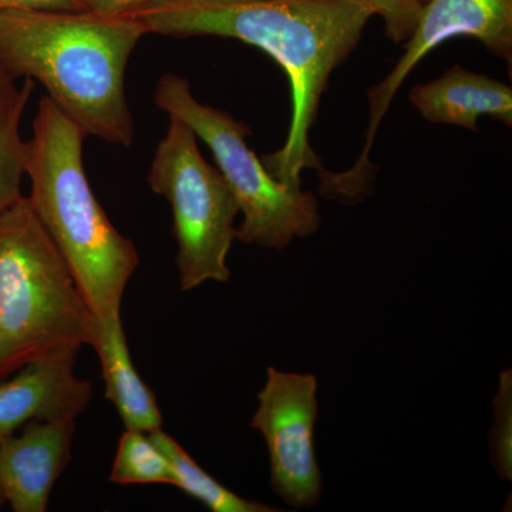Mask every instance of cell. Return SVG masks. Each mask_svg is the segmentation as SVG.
<instances>
[{
	"instance_id": "6da1fadb",
	"label": "cell",
	"mask_w": 512,
	"mask_h": 512,
	"mask_svg": "<svg viewBox=\"0 0 512 512\" xmlns=\"http://www.w3.org/2000/svg\"><path fill=\"white\" fill-rule=\"evenodd\" d=\"M147 33L215 36L261 49L288 76L292 120L284 146L262 156L276 180L302 187L306 168L323 167L309 144L330 74L359 45L372 13L353 0H224L165 6L136 13Z\"/></svg>"
},
{
	"instance_id": "7a4b0ae2",
	"label": "cell",
	"mask_w": 512,
	"mask_h": 512,
	"mask_svg": "<svg viewBox=\"0 0 512 512\" xmlns=\"http://www.w3.org/2000/svg\"><path fill=\"white\" fill-rule=\"evenodd\" d=\"M146 26L134 16L89 10L0 12V72L29 77L87 136L131 147L126 69Z\"/></svg>"
},
{
	"instance_id": "3957f363",
	"label": "cell",
	"mask_w": 512,
	"mask_h": 512,
	"mask_svg": "<svg viewBox=\"0 0 512 512\" xmlns=\"http://www.w3.org/2000/svg\"><path fill=\"white\" fill-rule=\"evenodd\" d=\"M87 134L50 97L40 100L25 141L29 201L72 272L94 318L120 316L140 256L97 201L83 164Z\"/></svg>"
},
{
	"instance_id": "277c9868",
	"label": "cell",
	"mask_w": 512,
	"mask_h": 512,
	"mask_svg": "<svg viewBox=\"0 0 512 512\" xmlns=\"http://www.w3.org/2000/svg\"><path fill=\"white\" fill-rule=\"evenodd\" d=\"M96 318L28 197L0 217V379L92 346Z\"/></svg>"
},
{
	"instance_id": "5b68a950",
	"label": "cell",
	"mask_w": 512,
	"mask_h": 512,
	"mask_svg": "<svg viewBox=\"0 0 512 512\" xmlns=\"http://www.w3.org/2000/svg\"><path fill=\"white\" fill-rule=\"evenodd\" d=\"M158 109L184 121L210 147L218 170L234 192L244 221L235 239L249 245L282 249L320 227L319 202L312 192L276 180L248 146L251 128L225 111L202 104L190 82L177 74L161 77L154 94Z\"/></svg>"
},
{
	"instance_id": "8992f818",
	"label": "cell",
	"mask_w": 512,
	"mask_h": 512,
	"mask_svg": "<svg viewBox=\"0 0 512 512\" xmlns=\"http://www.w3.org/2000/svg\"><path fill=\"white\" fill-rule=\"evenodd\" d=\"M197 136L170 117L167 134L151 161L148 184L173 211L177 266L183 291L207 281L227 282V256L235 239L239 205L217 167L202 157Z\"/></svg>"
},
{
	"instance_id": "52a82bcc",
	"label": "cell",
	"mask_w": 512,
	"mask_h": 512,
	"mask_svg": "<svg viewBox=\"0 0 512 512\" xmlns=\"http://www.w3.org/2000/svg\"><path fill=\"white\" fill-rule=\"evenodd\" d=\"M468 36L480 40L494 55L511 62L512 0H426L423 12L406 42V53L400 57L386 79L369 90V127L366 146L348 171L332 173L330 188L346 202L359 201L369 192L373 167L369 161L376 131L389 110L397 90L413 67L431 50L454 37Z\"/></svg>"
},
{
	"instance_id": "ba28073f",
	"label": "cell",
	"mask_w": 512,
	"mask_h": 512,
	"mask_svg": "<svg viewBox=\"0 0 512 512\" xmlns=\"http://www.w3.org/2000/svg\"><path fill=\"white\" fill-rule=\"evenodd\" d=\"M318 379L311 373L269 366L251 426L264 436L271 461V487L293 508H313L322 497L315 453Z\"/></svg>"
},
{
	"instance_id": "9c48e42d",
	"label": "cell",
	"mask_w": 512,
	"mask_h": 512,
	"mask_svg": "<svg viewBox=\"0 0 512 512\" xmlns=\"http://www.w3.org/2000/svg\"><path fill=\"white\" fill-rule=\"evenodd\" d=\"M76 420L30 421L0 440V491L15 512H45L69 463Z\"/></svg>"
},
{
	"instance_id": "30bf717a",
	"label": "cell",
	"mask_w": 512,
	"mask_h": 512,
	"mask_svg": "<svg viewBox=\"0 0 512 512\" xmlns=\"http://www.w3.org/2000/svg\"><path fill=\"white\" fill-rule=\"evenodd\" d=\"M77 352L35 360L0 383V440L30 421L76 420L92 399V384L74 375Z\"/></svg>"
},
{
	"instance_id": "8fae6325",
	"label": "cell",
	"mask_w": 512,
	"mask_h": 512,
	"mask_svg": "<svg viewBox=\"0 0 512 512\" xmlns=\"http://www.w3.org/2000/svg\"><path fill=\"white\" fill-rule=\"evenodd\" d=\"M410 100L430 123L478 131V119L487 116L512 126L511 87L460 66L433 82L414 86Z\"/></svg>"
},
{
	"instance_id": "7c38bea8",
	"label": "cell",
	"mask_w": 512,
	"mask_h": 512,
	"mask_svg": "<svg viewBox=\"0 0 512 512\" xmlns=\"http://www.w3.org/2000/svg\"><path fill=\"white\" fill-rule=\"evenodd\" d=\"M92 348L100 357L107 400L116 407L126 429L160 430L163 416L156 396L138 376L120 316L96 319Z\"/></svg>"
},
{
	"instance_id": "4fadbf2b",
	"label": "cell",
	"mask_w": 512,
	"mask_h": 512,
	"mask_svg": "<svg viewBox=\"0 0 512 512\" xmlns=\"http://www.w3.org/2000/svg\"><path fill=\"white\" fill-rule=\"evenodd\" d=\"M151 439L170 461L174 487L204 504L212 512H276L278 508L247 500L229 491L220 481L210 476L180 444L163 429L150 433Z\"/></svg>"
},
{
	"instance_id": "5bb4252c",
	"label": "cell",
	"mask_w": 512,
	"mask_h": 512,
	"mask_svg": "<svg viewBox=\"0 0 512 512\" xmlns=\"http://www.w3.org/2000/svg\"><path fill=\"white\" fill-rule=\"evenodd\" d=\"M33 89L35 80L26 77L16 99L0 111V217L23 197L20 185L25 174V141L19 126Z\"/></svg>"
},
{
	"instance_id": "9a60e30c",
	"label": "cell",
	"mask_w": 512,
	"mask_h": 512,
	"mask_svg": "<svg viewBox=\"0 0 512 512\" xmlns=\"http://www.w3.org/2000/svg\"><path fill=\"white\" fill-rule=\"evenodd\" d=\"M110 481L120 485H174V474L170 461L151 439L150 433L126 429L120 437Z\"/></svg>"
},
{
	"instance_id": "2e32d148",
	"label": "cell",
	"mask_w": 512,
	"mask_h": 512,
	"mask_svg": "<svg viewBox=\"0 0 512 512\" xmlns=\"http://www.w3.org/2000/svg\"><path fill=\"white\" fill-rule=\"evenodd\" d=\"M494 427L491 430V453L495 471L503 480L512 477V373H501L500 387L494 399Z\"/></svg>"
},
{
	"instance_id": "e0dca14e",
	"label": "cell",
	"mask_w": 512,
	"mask_h": 512,
	"mask_svg": "<svg viewBox=\"0 0 512 512\" xmlns=\"http://www.w3.org/2000/svg\"><path fill=\"white\" fill-rule=\"evenodd\" d=\"M383 19L386 36L394 43L409 40L423 12L424 0H353Z\"/></svg>"
},
{
	"instance_id": "ac0fdd59",
	"label": "cell",
	"mask_w": 512,
	"mask_h": 512,
	"mask_svg": "<svg viewBox=\"0 0 512 512\" xmlns=\"http://www.w3.org/2000/svg\"><path fill=\"white\" fill-rule=\"evenodd\" d=\"M84 10L107 16H131L165 6L194 2H224V0H80Z\"/></svg>"
},
{
	"instance_id": "d6986e66",
	"label": "cell",
	"mask_w": 512,
	"mask_h": 512,
	"mask_svg": "<svg viewBox=\"0 0 512 512\" xmlns=\"http://www.w3.org/2000/svg\"><path fill=\"white\" fill-rule=\"evenodd\" d=\"M5 10H59L79 12L84 10L80 0H0V12Z\"/></svg>"
},
{
	"instance_id": "ffe728a7",
	"label": "cell",
	"mask_w": 512,
	"mask_h": 512,
	"mask_svg": "<svg viewBox=\"0 0 512 512\" xmlns=\"http://www.w3.org/2000/svg\"><path fill=\"white\" fill-rule=\"evenodd\" d=\"M18 94V89L13 86L9 79H6L5 74L0 72V111L6 109L13 99Z\"/></svg>"
},
{
	"instance_id": "44dd1931",
	"label": "cell",
	"mask_w": 512,
	"mask_h": 512,
	"mask_svg": "<svg viewBox=\"0 0 512 512\" xmlns=\"http://www.w3.org/2000/svg\"><path fill=\"white\" fill-rule=\"evenodd\" d=\"M6 504L5 497H3L2 491H0V508Z\"/></svg>"
},
{
	"instance_id": "7402d4cb",
	"label": "cell",
	"mask_w": 512,
	"mask_h": 512,
	"mask_svg": "<svg viewBox=\"0 0 512 512\" xmlns=\"http://www.w3.org/2000/svg\"><path fill=\"white\" fill-rule=\"evenodd\" d=\"M424 2H426V0H424Z\"/></svg>"
}]
</instances>
